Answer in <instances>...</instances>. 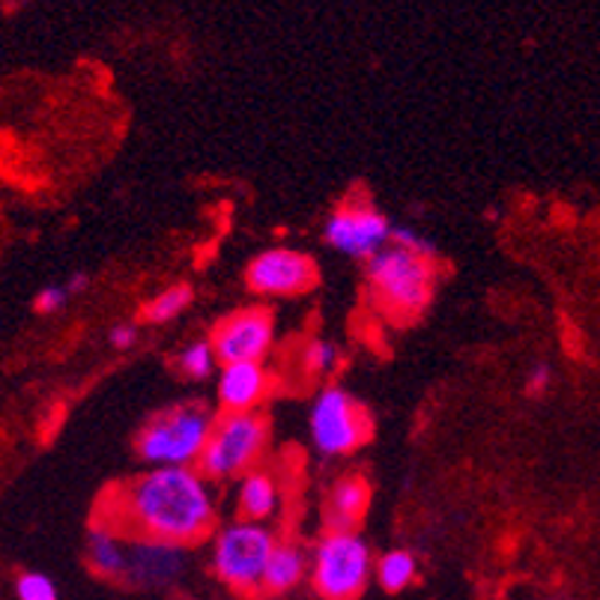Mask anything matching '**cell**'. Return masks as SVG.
Instances as JSON below:
<instances>
[{
  "mask_svg": "<svg viewBox=\"0 0 600 600\" xmlns=\"http://www.w3.org/2000/svg\"><path fill=\"white\" fill-rule=\"evenodd\" d=\"M108 338L114 349H131L135 347V341H138V326H135V323H117V326L111 328Z\"/></svg>",
  "mask_w": 600,
  "mask_h": 600,
  "instance_id": "cb8c5ba5",
  "label": "cell"
},
{
  "mask_svg": "<svg viewBox=\"0 0 600 600\" xmlns=\"http://www.w3.org/2000/svg\"><path fill=\"white\" fill-rule=\"evenodd\" d=\"M373 574V556L359 532H326L311 553V582L323 600H356Z\"/></svg>",
  "mask_w": 600,
  "mask_h": 600,
  "instance_id": "5b68a950",
  "label": "cell"
},
{
  "mask_svg": "<svg viewBox=\"0 0 600 600\" xmlns=\"http://www.w3.org/2000/svg\"><path fill=\"white\" fill-rule=\"evenodd\" d=\"M308 430L314 448L326 458H344L371 437V418L349 392L328 385L314 397Z\"/></svg>",
  "mask_w": 600,
  "mask_h": 600,
  "instance_id": "52a82bcc",
  "label": "cell"
},
{
  "mask_svg": "<svg viewBox=\"0 0 600 600\" xmlns=\"http://www.w3.org/2000/svg\"><path fill=\"white\" fill-rule=\"evenodd\" d=\"M392 245H397V249H404V252L415 254V257H425V261L437 263V245L427 240L425 233H418V230H413V228H394Z\"/></svg>",
  "mask_w": 600,
  "mask_h": 600,
  "instance_id": "7402d4cb",
  "label": "cell"
},
{
  "mask_svg": "<svg viewBox=\"0 0 600 600\" xmlns=\"http://www.w3.org/2000/svg\"><path fill=\"white\" fill-rule=\"evenodd\" d=\"M69 299H72V293L66 290V285H51V287H43V290L36 293L33 308H36L39 314H55V311H60Z\"/></svg>",
  "mask_w": 600,
  "mask_h": 600,
  "instance_id": "603a6c76",
  "label": "cell"
},
{
  "mask_svg": "<svg viewBox=\"0 0 600 600\" xmlns=\"http://www.w3.org/2000/svg\"><path fill=\"white\" fill-rule=\"evenodd\" d=\"M434 261L415 257V254L389 245L377 257L368 261V285L373 299L389 314L415 316L422 314L434 293Z\"/></svg>",
  "mask_w": 600,
  "mask_h": 600,
  "instance_id": "277c9868",
  "label": "cell"
},
{
  "mask_svg": "<svg viewBox=\"0 0 600 600\" xmlns=\"http://www.w3.org/2000/svg\"><path fill=\"white\" fill-rule=\"evenodd\" d=\"M209 341L221 365L263 361L275 344V320L266 308H242L224 316Z\"/></svg>",
  "mask_w": 600,
  "mask_h": 600,
  "instance_id": "9c48e42d",
  "label": "cell"
},
{
  "mask_svg": "<svg viewBox=\"0 0 600 600\" xmlns=\"http://www.w3.org/2000/svg\"><path fill=\"white\" fill-rule=\"evenodd\" d=\"M216 415L204 404H180L147 422L138 437V458L159 466H197L216 430Z\"/></svg>",
  "mask_w": 600,
  "mask_h": 600,
  "instance_id": "7a4b0ae2",
  "label": "cell"
},
{
  "mask_svg": "<svg viewBox=\"0 0 600 600\" xmlns=\"http://www.w3.org/2000/svg\"><path fill=\"white\" fill-rule=\"evenodd\" d=\"M216 365H219V356H216V347H212L209 338L188 341L186 347L180 349V356H176V368L188 380H207L209 373L216 371Z\"/></svg>",
  "mask_w": 600,
  "mask_h": 600,
  "instance_id": "d6986e66",
  "label": "cell"
},
{
  "mask_svg": "<svg viewBox=\"0 0 600 600\" xmlns=\"http://www.w3.org/2000/svg\"><path fill=\"white\" fill-rule=\"evenodd\" d=\"M394 224L380 209L368 204V200H353L341 204L326 219L323 236L335 249V252L356 257V261H371L382 249L392 245Z\"/></svg>",
  "mask_w": 600,
  "mask_h": 600,
  "instance_id": "ba28073f",
  "label": "cell"
},
{
  "mask_svg": "<svg viewBox=\"0 0 600 600\" xmlns=\"http://www.w3.org/2000/svg\"><path fill=\"white\" fill-rule=\"evenodd\" d=\"M88 562L99 577L126 579L129 570V538L117 529L96 523L88 535Z\"/></svg>",
  "mask_w": 600,
  "mask_h": 600,
  "instance_id": "5bb4252c",
  "label": "cell"
},
{
  "mask_svg": "<svg viewBox=\"0 0 600 600\" xmlns=\"http://www.w3.org/2000/svg\"><path fill=\"white\" fill-rule=\"evenodd\" d=\"M90 285V275L88 273H76V275H69V281H66V290L69 293L76 296V293H84Z\"/></svg>",
  "mask_w": 600,
  "mask_h": 600,
  "instance_id": "484cf974",
  "label": "cell"
},
{
  "mask_svg": "<svg viewBox=\"0 0 600 600\" xmlns=\"http://www.w3.org/2000/svg\"><path fill=\"white\" fill-rule=\"evenodd\" d=\"M415 574H418V562H415L413 553L406 550H389L385 556H380L377 562V582H380L385 591H404L415 582Z\"/></svg>",
  "mask_w": 600,
  "mask_h": 600,
  "instance_id": "e0dca14e",
  "label": "cell"
},
{
  "mask_svg": "<svg viewBox=\"0 0 600 600\" xmlns=\"http://www.w3.org/2000/svg\"><path fill=\"white\" fill-rule=\"evenodd\" d=\"M269 371L263 361H240L221 365L219 371V404L224 413H254L269 392Z\"/></svg>",
  "mask_w": 600,
  "mask_h": 600,
  "instance_id": "7c38bea8",
  "label": "cell"
},
{
  "mask_svg": "<svg viewBox=\"0 0 600 600\" xmlns=\"http://www.w3.org/2000/svg\"><path fill=\"white\" fill-rule=\"evenodd\" d=\"M546 385H550V365H546V361H538V365H532V371H529L526 389L532 394H541Z\"/></svg>",
  "mask_w": 600,
  "mask_h": 600,
  "instance_id": "d4e9b609",
  "label": "cell"
},
{
  "mask_svg": "<svg viewBox=\"0 0 600 600\" xmlns=\"http://www.w3.org/2000/svg\"><path fill=\"white\" fill-rule=\"evenodd\" d=\"M192 299H195V290L188 285H171L159 290V293L143 305V320L147 323H171L176 316L183 314L188 305H192Z\"/></svg>",
  "mask_w": 600,
  "mask_h": 600,
  "instance_id": "ac0fdd59",
  "label": "cell"
},
{
  "mask_svg": "<svg viewBox=\"0 0 600 600\" xmlns=\"http://www.w3.org/2000/svg\"><path fill=\"white\" fill-rule=\"evenodd\" d=\"M15 598L19 600H60L57 586L51 577H45L39 570H24L15 577Z\"/></svg>",
  "mask_w": 600,
  "mask_h": 600,
  "instance_id": "44dd1931",
  "label": "cell"
},
{
  "mask_svg": "<svg viewBox=\"0 0 600 600\" xmlns=\"http://www.w3.org/2000/svg\"><path fill=\"white\" fill-rule=\"evenodd\" d=\"M368 503H371L368 481L359 478V475L335 481V487L328 491L326 505H323L328 532H356V523L368 511Z\"/></svg>",
  "mask_w": 600,
  "mask_h": 600,
  "instance_id": "4fadbf2b",
  "label": "cell"
},
{
  "mask_svg": "<svg viewBox=\"0 0 600 600\" xmlns=\"http://www.w3.org/2000/svg\"><path fill=\"white\" fill-rule=\"evenodd\" d=\"M275 546L278 538L266 523L233 520L221 526L219 535L212 538V574L240 595L263 591Z\"/></svg>",
  "mask_w": 600,
  "mask_h": 600,
  "instance_id": "3957f363",
  "label": "cell"
},
{
  "mask_svg": "<svg viewBox=\"0 0 600 600\" xmlns=\"http://www.w3.org/2000/svg\"><path fill=\"white\" fill-rule=\"evenodd\" d=\"M236 503H240L242 520H254V523H266L278 514L281 505V487L275 481L273 472L252 470L249 475L240 478V493H236Z\"/></svg>",
  "mask_w": 600,
  "mask_h": 600,
  "instance_id": "9a60e30c",
  "label": "cell"
},
{
  "mask_svg": "<svg viewBox=\"0 0 600 600\" xmlns=\"http://www.w3.org/2000/svg\"><path fill=\"white\" fill-rule=\"evenodd\" d=\"M266 448V422L257 413H224L216 422L197 470L209 481L249 475Z\"/></svg>",
  "mask_w": 600,
  "mask_h": 600,
  "instance_id": "8992f818",
  "label": "cell"
},
{
  "mask_svg": "<svg viewBox=\"0 0 600 600\" xmlns=\"http://www.w3.org/2000/svg\"><path fill=\"white\" fill-rule=\"evenodd\" d=\"M338 356H341L338 347H335L332 341L316 338L302 349V365H305L308 373L323 377V373H332L335 368H338Z\"/></svg>",
  "mask_w": 600,
  "mask_h": 600,
  "instance_id": "ffe728a7",
  "label": "cell"
},
{
  "mask_svg": "<svg viewBox=\"0 0 600 600\" xmlns=\"http://www.w3.org/2000/svg\"><path fill=\"white\" fill-rule=\"evenodd\" d=\"M188 568V553L183 544L159 538H129V570L126 579L135 589H168Z\"/></svg>",
  "mask_w": 600,
  "mask_h": 600,
  "instance_id": "8fae6325",
  "label": "cell"
},
{
  "mask_svg": "<svg viewBox=\"0 0 600 600\" xmlns=\"http://www.w3.org/2000/svg\"><path fill=\"white\" fill-rule=\"evenodd\" d=\"M111 529L126 538L195 544L216 523L212 481L197 466H159L126 481L108 496Z\"/></svg>",
  "mask_w": 600,
  "mask_h": 600,
  "instance_id": "6da1fadb",
  "label": "cell"
},
{
  "mask_svg": "<svg viewBox=\"0 0 600 600\" xmlns=\"http://www.w3.org/2000/svg\"><path fill=\"white\" fill-rule=\"evenodd\" d=\"M305 574H311V556L305 553V546L299 541H278L273 558H269V568H266L263 591L287 595L305 579Z\"/></svg>",
  "mask_w": 600,
  "mask_h": 600,
  "instance_id": "2e32d148",
  "label": "cell"
},
{
  "mask_svg": "<svg viewBox=\"0 0 600 600\" xmlns=\"http://www.w3.org/2000/svg\"><path fill=\"white\" fill-rule=\"evenodd\" d=\"M249 287L261 296H299L316 285V263L296 249H269L249 263Z\"/></svg>",
  "mask_w": 600,
  "mask_h": 600,
  "instance_id": "30bf717a",
  "label": "cell"
}]
</instances>
